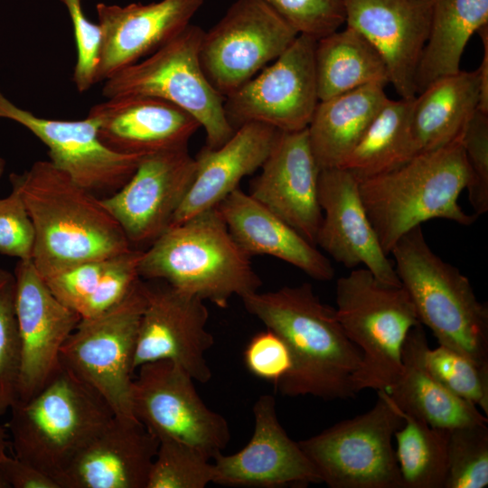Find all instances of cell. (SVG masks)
I'll return each instance as SVG.
<instances>
[{"instance_id":"19","label":"cell","mask_w":488,"mask_h":488,"mask_svg":"<svg viewBox=\"0 0 488 488\" xmlns=\"http://www.w3.org/2000/svg\"><path fill=\"white\" fill-rule=\"evenodd\" d=\"M360 181L342 167L322 168L318 200L322 221L315 246L345 267L359 266L380 281L400 286L393 261L381 249L360 194Z\"/></svg>"},{"instance_id":"27","label":"cell","mask_w":488,"mask_h":488,"mask_svg":"<svg viewBox=\"0 0 488 488\" xmlns=\"http://www.w3.org/2000/svg\"><path fill=\"white\" fill-rule=\"evenodd\" d=\"M428 347L423 324L408 333L402 348V372L388 390L399 408L434 427L452 430L488 423L474 404L457 397L427 370L424 353Z\"/></svg>"},{"instance_id":"21","label":"cell","mask_w":488,"mask_h":488,"mask_svg":"<svg viewBox=\"0 0 488 488\" xmlns=\"http://www.w3.org/2000/svg\"><path fill=\"white\" fill-rule=\"evenodd\" d=\"M259 169L249 194L315 245L323 217L318 200L321 168L307 130L281 132Z\"/></svg>"},{"instance_id":"11","label":"cell","mask_w":488,"mask_h":488,"mask_svg":"<svg viewBox=\"0 0 488 488\" xmlns=\"http://www.w3.org/2000/svg\"><path fill=\"white\" fill-rule=\"evenodd\" d=\"M136 371L132 413L150 433L193 446L211 460L222 453L230 441L229 424L206 406L190 374L169 361L145 363Z\"/></svg>"},{"instance_id":"49","label":"cell","mask_w":488,"mask_h":488,"mask_svg":"<svg viewBox=\"0 0 488 488\" xmlns=\"http://www.w3.org/2000/svg\"><path fill=\"white\" fill-rule=\"evenodd\" d=\"M0 488H7V485L0 479Z\"/></svg>"},{"instance_id":"28","label":"cell","mask_w":488,"mask_h":488,"mask_svg":"<svg viewBox=\"0 0 488 488\" xmlns=\"http://www.w3.org/2000/svg\"><path fill=\"white\" fill-rule=\"evenodd\" d=\"M477 70L436 80L412 99L410 129L415 155L462 138L479 105Z\"/></svg>"},{"instance_id":"6","label":"cell","mask_w":488,"mask_h":488,"mask_svg":"<svg viewBox=\"0 0 488 488\" xmlns=\"http://www.w3.org/2000/svg\"><path fill=\"white\" fill-rule=\"evenodd\" d=\"M393 264L421 324L439 344L488 366V307L470 280L429 247L422 225L415 227L390 251Z\"/></svg>"},{"instance_id":"7","label":"cell","mask_w":488,"mask_h":488,"mask_svg":"<svg viewBox=\"0 0 488 488\" xmlns=\"http://www.w3.org/2000/svg\"><path fill=\"white\" fill-rule=\"evenodd\" d=\"M335 301L338 321L361 352L355 392L388 390L402 372L407 335L420 324L408 292L401 285L383 283L360 267L337 279Z\"/></svg>"},{"instance_id":"15","label":"cell","mask_w":488,"mask_h":488,"mask_svg":"<svg viewBox=\"0 0 488 488\" xmlns=\"http://www.w3.org/2000/svg\"><path fill=\"white\" fill-rule=\"evenodd\" d=\"M195 170V159L188 147L148 154L128 181L100 202L134 249L147 248L170 227Z\"/></svg>"},{"instance_id":"30","label":"cell","mask_w":488,"mask_h":488,"mask_svg":"<svg viewBox=\"0 0 488 488\" xmlns=\"http://www.w3.org/2000/svg\"><path fill=\"white\" fill-rule=\"evenodd\" d=\"M487 26L488 0H432L428 37L416 74L417 93L459 71L467 42Z\"/></svg>"},{"instance_id":"40","label":"cell","mask_w":488,"mask_h":488,"mask_svg":"<svg viewBox=\"0 0 488 488\" xmlns=\"http://www.w3.org/2000/svg\"><path fill=\"white\" fill-rule=\"evenodd\" d=\"M469 169L466 186L469 202L477 217L488 211V114L476 110L462 136Z\"/></svg>"},{"instance_id":"1","label":"cell","mask_w":488,"mask_h":488,"mask_svg":"<svg viewBox=\"0 0 488 488\" xmlns=\"http://www.w3.org/2000/svg\"><path fill=\"white\" fill-rule=\"evenodd\" d=\"M246 310L280 335L293 367L276 385L284 396L346 399L356 396L354 377L361 352L345 334L335 308L324 304L309 283L241 297Z\"/></svg>"},{"instance_id":"13","label":"cell","mask_w":488,"mask_h":488,"mask_svg":"<svg viewBox=\"0 0 488 488\" xmlns=\"http://www.w3.org/2000/svg\"><path fill=\"white\" fill-rule=\"evenodd\" d=\"M315 42L298 34L280 56L224 97L225 114L234 129L246 123L267 125L281 132L307 128L320 101Z\"/></svg>"},{"instance_id":"47","label":"cell","mask_w":488,"mask_h":488,"mask_svg":"<svg viewBox=\"0 0 488 488\" xmlns=\"http://www.w3.org/2000/svg\"><path fill=\"white\" fill-rule=\"evenodd\" d=\"M8 446L6 431L0 426V453H5Z\"/></svg>"},{"instance_id":"29","label":"cell","mask_w":488,"mask_h":488,"mask_svg":"<svg viewBox=\"0 0 488 488\" xmlns=\"http://www.w3.org/2000/svg\"><path fill=\"white\" fill-rule=\"evenodd\" d=\"M373 83L320 100L306 128L319 167H339L388 99Z\"/></svg>"},{"instance_id":"3","label":"cell","mask_w":488,"mask_h":488,"mask_svg":"<svg viewBox=\"0 0 488 488\" xmlns=\"http://www.w3.org/2000/svg\"><path fill=\"white\" fill-rule=\"evenodd\" d=\"M138 272L142 279L164 281L220 308L262 284L217 207L169 227L143 249Z\"/></svg>"},{"instance_id":"24","label":"cell","mask_w":488,"mask_h":488,"mask_svg":"<svg viewBox=\"0 0 488 488\" xmlns=\"http://www.w3.org/2000/svg\"><path fill=\"white\" fill-rule=\"evenodd\" d=\"M99 123V136L113 151L145 155L188 147L201 127L190 113L166 100L124 95L93 106L89 114Z\"/></svg>"},{"instance_id":"38","label":"cell","mask_w":488,"mask_h":488,"mask_svg":"<svg viewBox=\"0 0 488 488\" xmlns=\"http://www.w3.org/2000/svg\"><path fill=\"white\" fill-rule=\"evenodd\" d=\"M142 249H131L108 259L93 293L80 308V318L99 315L122 302L141 278L138 272Z\"/></svg>"},{"instance_id":"46","label":"cell","mask_w":488,"mask_h":488,"mask_svg":"<svg viewBox=\"0 0 488 488\" xmlns=\"http://www.w3.org/2000/svg\"><path fill=\"white\" fill-rule=\"evenodd\" d=\"M483 44V55L481 65L477 69L479 77L478 110L488 114V26L478 32Z\"/></svg>"},{"instance_id":"44","label":"cell","mask_w":488,"mask_h":488,"mask_svg":"<svg viewBox=\"0 0 488 488\" xmlns=\"http://www.w3.org/2000/svg\"><path fill=\"white\" fill-rule=\"evenodd\" d=\"M109 258L78 263L42 278L58 300L79 314L97 287Z\"/></svg>"},{"instance_id":"2","label":"cell","mask_w":488,"mask_h":488,"mask_svg":"<svg viewBox=\"0 0 488 488\" xmlns=\"http://www.w3.org/2000/svg\"><path fill=\"white\" fill-rule=\"evenodd\" d=\"M10 183L19 190L33 221L32 260L43 278L78 263L134 249L100 198L49 160L12 174Z\"/></svg>"},{"instance_id":"10","label":"cell","mask_w":488,"mask_h":488,"mask_svg":"<svg viewBox=\"0 0 488 488\" xmlns=\"http://www.w3.org/2000/svg\"><path fill=\"white\" fill-rule=\"evenodd\" d=\"M145 305V282L140 278L118 305L80 318L61 351V365L99 393L117 417L136 418L133 361Z\"/></svg>"},{"instance_id":"32","label":"cell","mask_w":488,"mask_h":488,"mask_svg":"<svg viewBox=\"0 0 488 488\" xmlns=\"http://www.w3.org/2000/svg\"><path fill=\"white\" fill-rule=\"evenodd\" d=\"M412 99H387L339 167L359 181L392 171L415 155L410 110Z\"/></svg>"},{"instance_id":"36","label":"cell","mask_w":488,"mask_h":488,"mask_svg":"<svg viewBox=\"0 0 488 488\" xmlns=\"http://www.w3.org/2000/svg\"><path fill=\"white\" fill-rule=\"evenodd\" d=\"M429 372L448 390L488 414V366L439 344L424 353Z\"/></svg>"},{"instance_id":"39","label":"cell","mask_w":488,"mask_h":488,"mask_svg":"<svg viewBox=\"0 0 488 488\" xmlns=\"http://www.w3.org/2000/svg\"><path fill=\"white\" fill-rule=\"evenodd\" d=\"M299 34L315 40L345 23L343 0H263Z\"/></svg>"},{"instance_id":"12","label":"cell","mask_w":488,"mask_h":488,"mask_svg":"<svg viewBox=\"0 0 488 488\" xmlns=\"http://www.w3.org/2000/svg\"><path fill=\"white\" fill-rule=\"evenodd\" d=\"M299 33L263 0H237L203 33L199 58L226 97L280 56Z\"/></svg>"},{"instance_id":"31","label":"cell","mask_w":488,"mask_h":488,"mask_svg":"<svg viewBox=\"0 0 488 488\" xmlns=\"http://www.w3.org/2000/svg\"><path fill=\"white\" fill-rule=\"evenodd\" d=\"M314 66L319 100L373 83L389 84L379 52L347 25L316 40Z\"/></svg>"},{"instance_id":"17","label":"cell","mask_w":488,"mask_h":488,"mask_svg":"<svg viewBox=\"0 0 488 488\" xmlns=\"http://www.w3.org/2000/svg\"><path fill=\"white\" fill-rule=\"evenodd\" d=\"M14 275L21 343L17 399L26 401L61 369V347L80 316L55 297L33 260H19Z\"/></svg>"},{"instance_id":"23","label":"cell","mask_w":488,"mask_h":488,"mask_svg":"<svg viewBox=\"0 0 488 488\" xmlns=\"http://www.w3.org/2000/svg\"><path fill=\"white\" fill-rule=\"evenodd\" d=\"M158 445L136 418L114 415L56 482L59 488H146Z\"/></svg>"},{"instance_id":"45","label":"cell","mask_w":488,"mask_h":488,"mask_svg":"<svg viewBox=\"0 0 488 488\" xmlns=\"http://www.w3.org/2000/svg\"><path fill=\"white\" fill-rule=\"evenodd\" d=\"M0 479L7 488H59L53 479L5 452L0 453Z\"/></svg>"},{"instance_id":"5","label":"cell","mask_w":488,"mask_h":488,"mask_svg":"<svg viewBox=\"0 0 488 488\" xmlns=\"http://www.w3.org/2000/svg\"><path fill=\"white\" fill-rule=\"evenodd\" d=\"M9 411L5 427L14 455L55 482L114 417L101 395L62 365L37 394L17 399Z\"/></svg>"},{"instance_id":"8","label":"cell","mask_w":488,"mask_h":488,"mask_svg":"<svg viewBox=\"0 0 488 488\" xmlns=\"http://www.w3.org/2000/svg\"><path fill=\"white\" fill-rule=\"evenodd\" d=\"M204 31L188 24L152 54L105 80L106 99L145 95L173 103L190 113L204 129L206 145L216 148L235 129L224 110V97L210 83L199 58Z\"/></svg>"},{"instance_id":"48","label":"cell","mask_w":488,"mask_h":488,"mask_svg":"<svg viewBox=\"0 0 488 488\" xmlns=\"http://www.w3.org/2000/svg\"><path fill=\"white\" fill-rule=\"evenodd\" d=\"M5 162L3 158L0 157V177L5 172Z\"/></svg>"},{"instance_id":"34","label":"cell","mask_w":488,"mask_h":488,"mask_svg":"<svg viewBox=\"0 0 488 488\" xmlns=\"http://www.w3.org/2000/svg\"><path fill=\"white\" fill-rule=\"evenodd\" d=\"M213 463L197 448L159 439L146 488H204L213 481Z\"/></svg>"},{"instance_id":"42","label":"cell","mask_w":488,"mask_h":488,"mask_svg":"<svg viewBox=\"0 0 488 488\" xmlns=\"http://www.w3.org/2000/svg\"><path fill=\"white\" fill-rule=\"evenodd\" d=\"M243 360L252 375L275 386L289 374L293 367L286 343L268 328L251 337L243 352Z\"/></svg>"},{"instance_id":"33","label":"cell","mask_w":488,"mask_h":488,"mask_svg":"<svg viewBox=\"0 0 488 488\" xmlns=\"http://www.w3.org/2000/svg\"><path fill=\"white\" fill-rule=\"evenodd\" d=\"M401 412L404 423L394 433L401 488H444L449 430Z\"/></svg>"},{"instance_id":"41","label":"cell","mask_w":488,"mask_h":488,"mask_svg":"<svg viewBox=\"0 0 488 488\" xmlns=\"http://www.w3.org/2000/svg\"><path fill=\"white\" fill-rule=\"evenodd\" d=\"M71 20L77 49L73 82L80 92L96 84V74L101 46V31L98 23L87 19L82 0H60Z\"/></svg>"},{"instance_id":"18","label":"cell","mask_w":488,"mask_h":488,"mask_svg":"<svg viewBox=\"0 0 488 488\" xmlns=\"http://www.w3.org/2000/svg\"><path fill=\"white\" fill-rule=\"evenodd\" d=\"M254 431L249 443L232 455L213 459V481L222 486L245 488L304 487L322 483L298 442L278 421L275 398L261 395L254 403Z\"/></svg>"},{"instance_id":"35","label":"cell","mask_w":488,"mask_h":488,"mask_svg":"<svg viewBox=\"0 0 488 488\" xmlns=\"http://www.w3.org/2000/svg\"><path fill=\"white\" fill-rule=\"evenodd\" d=\"M487 485V423L449 430L444 488H484Z\"/></svg>"},{"instance_id":"16","label":"cell","mask_w":488,"mask_h":488,"mask_svg":"<svg viewBox=\"0 0 488 488\" xmlns=\"http://www.w3.org/2000/svg\"><path fill=\"white\" fill-rule=\"evenodd\" d=\"M0 117L27 128L46 145L49 161L55 167L95 195L109 196L119 190L144 156L117 153L105 145L92 116L80 120L41 117L16 106L1 90Z\"/></svg>"},{"instance_id":"26","label":"cell","mask_w":488,"mask_h":488,"mask_svg":"<svg viewBox=\"0 0 488 488\" xmlns=\"http://www.w3.org/2000/svg\"><path fill=\"white\" fill-rule=\"evenodd\" d=\"M233 239L250 258L267 255L318 281L334 277L331 261L316 246L239 188L217 206Z\"/></svg>"},{"instance_id":"25","label":"cell","mask_w":488,"mask_h":488,"mask_svg":"<svg viewBox=\"0 0 488 488\" xmlns=\"http://www.w3.org/2000/svg\"><path fill=\"white\" fill-rule=\"evenodd\" d=\"M280 133L267 125L246 123L221 146L204 145L194 156L193 182L170 227L217 207L245 176L262 166Z\"/></svg>"},{"instance_id":"20","label":"cell","mask_w":488,"mask_h":488,"mask_svg":"<svg viewBox=\"0 0 488 488\" xmlns=\"http://www.w3.org/2000/svg\"><path fill=\"white\" fill-rule=\"evenodd\" d=\"M345 24L382 58L400 99L416 96V74L427 42L432 0H343Z\"/></svg>"},{"instance_id":"37","label":"cell","mask_w":488,"mask_h":488,"mask_svg":"<svg viewBox=\"0 0 488 488\" xmlns=\"http://www.w3.org/2000/svg\"><path fill=\"white\" fill-rule=\"evenodd\" d=\"M21 343L15 310V277L0 268V416L17 400Z\"/></svg>"},{"instance_id":"9","label":"cell","mask_w":488,"mask_h":488,"mask_svg":"<svg viewBox=\"0 0 488 488\" xmlns=\"http://www.w3.org/2000/svg\"><path fill=\"white\" fill-rule=\"evenodd\" d=\"M377 393L370 410L298 441L327 486L401 488L392 439L404 418L388 391Z\"/></svg>"},{"instance_id":"14","label":"cell","mask_w":488,"mask_h":488,"mask_svg":"<svg viewBox=\"0 0 488 488\" xmlns=\"http://www.w3.org/2000/svg\"><path fill=\"white\" fill-rule=\"evenodd\" d=\"M145 282V305L140 318L133 367L169 361L201 383L211 371L205 354L214 344L207 330L205 301L161 280Z\"/></svg>"},{"instance_id":"4","label":"cell","mask_w":488,"mask_h":488,"mask_svg":"<svg viewBox=\"0 0 488 488\" xmlns=\"http://www.w3.org/2000/svg\"><path fill=\"white\" fill-rule=\"evenodd\" d=\"M468 181L462 138L360 181L362 203L384 253L389 256L403 235L429 220L473 224L477 216L458 203Z\"/></svg>"},{"instance_id":"43","label":"cell","mask_w":488,"mask_h":488,"mask_svg":"<svg viewBox=\"0 0 488 488\" xmlns=\"http://www.w3.org/2000/svg\"><path fill=\"white\" fill-rule=\"evenodd\" d=\"M35 241L33 221L19 190L0 199V253L19 260H32Z\"/></svg>"},{"instance_id":"22","label":"cell","mask_w":488,"mask_h":488,"mask_svg":"<svg viewBox=\"0 0 488 488\" xmlns=\"http://www.w3.org/2000/svg\"><path fill=\"white\" fill-rule=\"evenodd\" d=\"M203 0H160L125 6L99 3L101 31L96 83L147 57L183 31Z\"/></svg>"}]
</instances>
